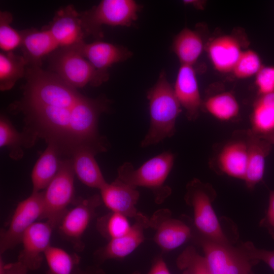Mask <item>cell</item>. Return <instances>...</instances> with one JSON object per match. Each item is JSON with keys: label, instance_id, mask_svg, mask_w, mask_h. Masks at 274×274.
I'll use <instances>...</instances> for the list:
<instances>
[{"label": "cell", "instance_id": "obj_1", "mask_svg": "<svg viewBox=\"0 0 274 274\" xmlns=\"http://www.w3.org/2000/svg\"><path fill=\"white\" fill-rule=\"evenodd\" d=\"M109 104L104 97L90 98L71 88L44 101L22 100L17 107L24 115L23 132L30 147L42 139L57 146L61 154L72 156L81 149L96 154L108 150L107 140L98 132V121Z\"/></svg>", "mask_w": 274, "mask_h": 274}, {"label": "cell", "instance_id": "obj_2", "mask_svg": "<svg viewBox=\"0 0 274 274\" xmlns=\"http://www.w3.org/2000/svg\"><path fill=\"white\" fill-rule=\"evenodd\" d=\"M147 98L150 125L141 143L143 148L155 145L172 136L176 131V119L182 111L174 87L168 81L164 71L161 72L156 83L147 92Z\"/></svg>", "mask_w": 274, "mask_h": 274}, {"label": "cell", "instance_id": "obj_3", "mask_svg": "<svg viewBox=\"0 0 274 274\" xmlns=\"http://www.w3.org/2000/svg\"><path fill=\"white\" fill-rule=\"evenodd\" d=\"M174 160V154L165 151L147 160L136 169L131 163L126 162L118 168L117 179L135 188L141 186L150 189L156 202L161 203L171 193L170 188L164 183Z\"/></svg>", "mask_w": 274, "mask_h": 274}, {"label": "cell", "instance_id": "obj_4", "mask_svg": "<svg viewBox=\"0 0 274 274\" xmlns=\"http://www.w3.org/2000/svg\"><path fill=\"white\" fill-rule=\"evenodd\" d=\"M141 9L133 0H102L80 15L86 36L99 39L103 37V25L130 26L137 20Z\"/></svg>", "mask_w": 274, "mask_h": 274}, {"label": "cell", "instance_id": "obj_5", "mask_svg": "<svg viewBox=\"0 0 274 274\" xmlns=\"http://www.w3.org/2000/svg\"><path fill=\"white\" fill-rule=\"evenodd\" d=\"M51 55L52 72L73 88L98 86L109 79L108 73L97 70L73 48H59Z\"/></svg>", "mask_w": 274, "mask_h": 274}, {"label": "cell", "instance_id": "obj_6", "mask_svg": "<svg viewBox=\"0 0 274 274\" xmlns=\"http://www.w3.org/2000/svg\"><path fill=\"white\" fill-rule=\"evenodd\" d=\"M75 175L72 159L61 160L56 175L43 191L41 219L52 222L56 227L73 201Z\"/></svg>", "mask_w": 274, "mask_h": 274}, {"label": "cell", "instance_id": "obj_7", "mask_svg": "<svg viewBox=\"0 0 274 274\" xmlns=\"http://www.w3.org/2000/svg\"><path fill=\"white\" fill-rule=\"evenodd\" d=\"M43 191L32 192L16 206L7 228L0 235L1 255L21 243L25 231L43 213Z\"/></svg>", "mask_w": 274, "mask_h": 274}, {"label": "cell", "instance_id": "obj_8", "mask_svg": "<svg viewBox=\"0 0 274 274\" xmlns=\"http://www.w3.org/2000/svg\"><path fill=\"white\" fill-rule=\"evenodd\" d=\"M186 199L193 207L194 223L209 239L226 245L227 239L211 202L209 187L197 179L187 185Z\"/></svg>", "mask_w": 274, "mask_h": 274}, {"label": "cell", "instance_id": "obj_9", "mask_svg": "<svg viewBox=\"0 0 274 274\" xmlns=\"http://www.w3.org/2000/svg\"><path fill=\"white\" fill-rule=\"evenodd\" d=\"M101 202L98 194L80 200L65 212L57 226L60 236L78 252L84 248L82 237Z\"/></svg>", "mask_w": 274, "mask_h": 274}, {"label": "cell", "instance_id": "obj_10", "mask_svg": "<svg viewBox=\"0 0 274 274\" xmlns=\"http://www.w3.org/2000/svg\"><path fill=\"white\" fill-rule=\"evenodd\" d=\"M56 227L51 222H36L23 234L21 243L22 249L18 261L29 270L39 269L45 259V253L51 245L53 229Z\"/></svg>", "mask_w": 274, "mask_h": 274}, {"label": "cell", "instance_id": "obj_11", "mask_svg": "<svg viewBox=\"0 0 274 274\" xmlns=\"http://www.w3.org/2000/svg\"><path fill=\"white\" fill-rule=\"evenodd\" d=\"M149 227L155 230L153 239L164 251H169L184 244L191 236L190 228L171 217L169 210L161 209L149 218Z\"/></svg>", "mask_w": 274, "mask_h": 274}, {"label": "cell", "instance_id": "obj_12", "mask_svg": "<svg viewBox=\"0 0 274 274\" xmlns=\"http://www.w3.org/2000/svg\"><path fill=\"white\" fill-rule=\"evenodd\" d=\"M45 27L51 32L59 48L74 47L84 42L86 36L80 13L72 5L58 10Z\"/></svg>", "mask_w": 274, "mask_h": 274}, {"label": "cell", "instance_id": "obj_13", "mask_svg": "<svg viewBox=\"0 0 274 274\" xmlns=\"http://www.w3.org/2000/svg\"><path fill=\"white\" fill-rule=\"evenodd\" d=\"M134 219V222L127 234L109 241L107 245L95 252L94 256L98 261L123 258L143 243L145 239L144 231L149 227V218L139 212Z\"/></svg>", "mask_w": 274, "mask_h": 274}, {"label": "cell", "instance_id": "obj_14", "mask_svg": "<svg viewBox=\"0 0 274 274\" xmlns=\"http://www.w3.org/2000/svg\"><path fill=\"white\" fill-rule=\"evenodd\" d=\"M72 48L97 70L105 73H108V68L113 64L124 61L132 55V52L124 47L100 41L90 43L84 41Z\"/></svg>", "mask_w": 274, "mask_h": 274}, {"label": "cell", "instance_id": "obj_15", "mask_svg": "<svg viewBox=\"0 0 274 274\" xmlns=\"http://www.w3.org/2000/svg\"><path fill=\"white\" fill-rule=\"evenodd\" d=\"M174 89L182 107L190 121L195 120L202 103L195 71L192 65L181 64Z\"/></svg>", "mask_w": 274, "mask_h": 274}, {"label": "cell", "instance_id": "obj_16", "mask_svg": "<svg viewBox=\"0 0 274 274\" xmlns=\"http://www.w3.org/2000/svg\"><path fill=\"white\" fill-rule=\"evenodd\" d=\"M102 201L111 212L121 214L134 219L139 212L136 204L140 197L136 188L127 184L118 179L107 183L100 190Z\"/></svg>", "mask_w": 274, "mask_h": 274}, {"label": "cell", "instance_id": "obj_17", "mask_svg": "<svg viewBox=\"0 0 274 274\" xmlns=\"http://www.w3.org/2000/svg\"><path fill=\"white\" fill-rule=\"evenodd\" d=\"M22 32V56L31 67H40L47 56L59 48L51 32L45 27L41 30L27 29L23 30Z\"/></svg>", "mask_w": 274, "mask_h": 274}, {"label": "cell", "instance_id": "obj_18", "mask_svg": "<svg viewBox=\"0 0 274 274\" xmlns=\"http://www.w3.org/2000/svg\"><path fill=\"white\" fill-rule=\"evenodd\" d=\"M245 136L248 146V163L244 180L248 188L252 189L263 179L266 158L270 154L272 145L250 129L246 132Z\"/></svg>", "mask_w": 274, "mask_h": 274}, {"label": "cell", "instance_id": "obj_19", "mask_svg": "<svg viewBox=\"0 0 274 274\" xmlns=\"http://www.w3.org/2000/svg\"><path fill=\"white\" fill-rule=\"evenodd\" d=\"M242 51L239 42L230 35L217 37L207 46L208 56L213 66L221 73L232 72Z\"/></svg>", "mask_w": 274, "mask_h": 274}, {"label": "cell", "instance_id": "obj_20", "mask_svg": "<svg viewBox=\"0 0 274 274\" xmlns=\"http://www.w3.org/2000/svg\"><path fill=\"white\" fill-rule=\"evenodd\" d=\"M248 163L246 138L228 142L220 150L217 159L219 169L232 177L245 180Z\"/></svg>", "mask_w": 274, "mask_h": 274}, {"label": "cell", "instance_id": "obj_21", "mask_svg": "<svg viewBox=\"0 0 274 274\" xmlns=\"http://www.w3.org/2000/svg\"><path fill=\"white\" fill-rule=\"evenodd\" d=\"M47 144V148L37 161L31 172L32 192H39L45 189L59 168L60 151L55 144Z\"/></svg>", "mask_w": 274, "mask_h": 274}, {"label": "cell", "instance_id": "obj_22", "mask_svg": "<svg viewBox=\"0 0 274 274\" xmlns=\"http://www.w3.org/2000/svg\"><path fill=\"white\" fill-rule=\"evenodd\" d=\"M96 155L92 150L81 149L72 156L75 175L84 185L100 190L107 182L95 159Z\"/></svg>", "mask_w": 274, "mask_h": 274}, {"label": "cell", "instance_id": "obj_23", "mask_svg": "<svg viewBox=\"0 0 274 274\" xmlns=\"http://www.w3.org/2000/svg\"><path fill=\"white\" fill-rule=\"evenodd\" d=\"M204 48L202 38L196 30L183 29L174 38L172 49L181 64L193 66Z\"/></svg>", "mask_w": 274, "mask_h": 274}, {"label": "cell", "instance_id": "obj_24", "mask_svg": "<svg viewBox=\"0 0 274 274\" xmlns=\"http://www.w3.org/2000/svg\"><path fill=\"white\" fill-rule=\"evenodd\" d=\"M27 63L24 57L11 52L0 53V90L11 89L25 75Z\"/></svg>", "mask_w": 274, "mask_h": 274}, {"label": "cell", "instance_id": "obj_25", "mask_svg": "<svg viewBox=\"0 0 274 274\" xmlns=\"http://www.w3.org/2000/svg\"><path fill=\"white\" fill-rule=\"evenodd\" d=\"M201 244L205 258L212 274H225L226 269L237 253L226 245L210 239L203 240Z\"/></svg>", "mask_w": 274, "mask_h": 274}, {"label": "cell", "instance_id": "obj_26", "mask_svg": "<svg viewBox=\"0 0 274 274\" xmlns=\"http://www.w3.org/2000/svg\"><path fill=\"white\" fill-rule=\"evenodd\" d=\"M45 259L48 266L46 274H73L80 261L76 253L51 245L45 253Z\"/></svg>", "mask_w": 274, "mask_h": 274}, {"label": "cell", "instance_id": "obj_27", "mask_svg": "<svg viewBox=\"0 0 274 274\" xmlns=\"http://www.w3.org/2000/svg\"><path fill=\"white\" fill-rule=\"evenodd\" d=\"M0 146L6 147L10 157L14 160H19L23 156L22 147L29 148L26 135L17 131L10 121L3 115L0 118Z\"/></svg>", "mask_w": 274, "mask_h": 274}, {"label": "cell", "instance_id": "obj_28", "mask_svg": "<svg viewBox=\"0 0 274 274\" xmlns=\"http://www.w3.org/2000/svg\"><path fill=\"white\" fill-rule=\"evenodd\" d=\"M203 107L207 112L221 121L233 119L239 112V106L236 99L228 92L209 97L204 102Z\"/></svg>", "mask_w": 274, "mask_h": 274}, {"label": "cell", "instance_id": "obj_29", "mask_svg": "<svg viewBox=\"0 0 274 274\" xmlns=\"http://www.w3.org/2000/svg\"><path fill=\"white\" fill-rule=\"evenodd\" d=\"M250 130L257 135L274 131V106L264 95H259L254 104Z\"/></svg>", "mask_w": 274, "mask_h": 274}, {"label": "cell", "instance_id": "obj_30", "mask_svg": "<svg viewBox=\"0 0 274 274\" xmlns=\"http://www.w3.org/2000/svg\"><path fill=\"white\" fill-rule=\"evenodd\" d=\"M126 216L111 212L97 220L96 228L99 232L109 241L127 234L131 229Z\"/></svg>", "mask_w": 274, "mask_h": 274}, {"label": "cell", "instance_id": "obj_31", "mask_svg": "<svg viewBox=\"0 0 274 274\" xmlns=\"http://www.w3.org/2000/svg\"><path fill=\"white\" fill-rule=\"evenodd\" d=\"M12 14L7 11L0 12V48L2 52H11L21 47L23 40L22 30L12 27Z\"/></svg>", "mask_w": 274, "mask_h": 274}, {"label": "cell", "instance_id": "obj_32", "mask_svg": "<svg viewBox=\"0 0 274 274\" xmlns=\"http://www.w3.org/2000/svg\"><path fill=\"white\" fill-rule=\"evenodd\" d=\"M177 265L184 274H212L204 257L193 247H188L178 256Z\"/></svg>", "mask_w": 274, "mask_h": 274}, {"label": "cell", "instance_id": "obj_33", "mask_svg": "<svg viewBox=\"0 0 274 274\" xmlns=\"http://www.w3.org/2000/svg\"><path fill=\"white\" fill-rule=\"evenodd\" d=\"M263 66L258 53L252 50L243 51L232 71L237 79L256 76Z\"/></svg>", "mask_w": 274, "mask_h": 274}, {"label": "cell", "instance_id": "obj_34", "mask_svg": "<svg viewBox=\"0 0 274 274\" xmlns=\"http://www.w3.org/2000/svg\"><path fill=\"white\" fill-rule=\"evenodd\" d=\"M255 83L259 95L274 92V66H263L255 76Z\"/></svg>", "mask_w": 274, "mask_h": 274}, {"label": "cell", "instance_id": "obj_35", "mask_svg": "<svg viewBox=\"0 0 274 274\" xmlns=\"http://www.w3.org/2000/svg\"><path fill=\"white\" fill-rule=\"evenodd\" d=\"M241 252L248 259L263 261L274 271V251L259 249L247 242L243 244Z\"/></svg>", "mask_w": 274, "mask_h": 274}, {"label": "cell", "instance_id": "obj_36", "mask_svg": "<svg viewBox=\"0 0 274 274\" xmlns=\"http://www.w3.org/2000/svg\"><path fill=\"white\" fill-rule=\"evenodd\" d=\"M262 224L268 228L274 238V190L269 193L268 207Z\"/></svg>", "mask_w": 274, "mask_h": 274}, {"label": "cell", "instance_id": "obj_37", "mask_svg": "<svg viewBox=\"0 0 274 274\" xmlns=\"http://www.w3.org/2000/svg\"><path fill=\"white\" fill-rule=\"evenodd\" d=\"M147 274H170L167 266L161 257L154 260Z\"/></svg>", "mask_w": 274, "mask_h": 274}, {"label": "cell", "instance_id": "obj_38", "mask_svg": "<svg viewBox=\"0 0 274 274\" xmlns=\"http://www.w3.org/2000/svg\"><path fill=\"white\" fill-rule=\"evenodd\" d=\"M6 274H27L28 268L22 263L16 262L5 264Z\"/></svg>", "mask_w": 274, "mask_h": 274}, {"label": "cell", "instance_id": "obj_39", "mask_svg": "<svg viewBox=\"0 0 274 274\" xmlns=\"http://www.w3.org/2000/svg\"><path fill=\"white\" fill-rule=\"evenodd\" d=\"M73 274H104V273L102 270L97 267H90L84 270L78 267Z\"/></svg>", "mask_w": 274, "mask_h": 274}, {"label": "cell", "instance_id": "obj_40", "mask_svg": "<svg viewBox=\"0 0 274 274\" xmlns=\"http://www.w3.org/2000/svg\"><path fill=\"white\" fill-rule=\"evenodd\" d=\"M257 135V134H256ZM260 138L264 139L272 145H274V131L270 133L263 134V135H257Z\"/></svg>", "mask_w": 274, "mask_h": 274}, {"label": "cell", "instance_id": "obj_41", "mask_svg": "<svg viewBox=\"0 0 274 274\" xmlns=\"http://www.w3.org/2000/svg\"><path fill=\"white\" fill-rule=\"evenodd\" d=\"M183 3L185 4L192 5L198 9L202 8L203 3L200 1H184Z\"/></svg>", "mask_w": 274, "mask_h": 274}, {"label": "cell", "instance_id": "obj_42", "mask_svg": "<svg viewBox=\"0 0 274 274\" xmlns=\"http://www.w3.org/2000/svg\"><path fill=\"white\" fill-rule=\"evenodd\" d=\"M5 263L2 255L0 257V274H6Z\"/></svg>", "mask_w": 274, "mask_h": 274}, {"label": "cell", "instance_id": "obj_43", "mask_svg": "<svg viewBox=\"0 0 274 274\" xmlns=\"http://www.w3.org/2000/svg\"><path fill=\"white\" fill-rule=\"evenodd\" d=\"M132 274H141V273L140 272H134Z\"/></svg>", "mask_w": 274, "mask_h": 274}]
</instances>
